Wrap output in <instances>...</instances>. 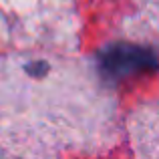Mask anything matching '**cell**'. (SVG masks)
<instances>
[{
    "instance_id": "6da1fadb",
    "label": "cell",
    "mask_w": 159,
    "mask_h": 159,
    "mask_svg": "<svg viewBox=\"0 0 159 159\" xmlns=\"http://www.w3.org/2000/svg\"><path fill=\"white\" fill-rule=\"evenodd\" d=\"M117 85L65 48L0 57V155H99L119 141Z\"/></svg>"
},
{
    "instance_id": "7a4b0ae2",
    "label": "cell",
    "mask_w": 159,
    "mask_h": 159,
    "mask_svg": "<svg viewBox=\"0 0 159 159\" xmlns=\"http://www.w3.org/2000/svg\"><path fill=\"white\" fill-rule=\"evenodd\" d=\"M79 26L77 0H0V47L73 48Z\"/></svg>"
}]
</instances>
